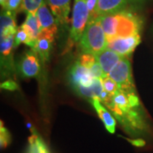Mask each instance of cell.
Wrapping results in <instances>:
<instances>
[{"mask_svg": "<svg viewBox=\"0 0 153 153\" xmlns=\"http://www.w3.org/2000/svg\"><path fill=\"white\" fill-rule=\"evenodd\" d=\"M69 78L73 88L77 86L89 87L94 79L89 69L82 66L78 61H76L71 66L69 72Z\"/></svg>", "mask_w": 153, "mask_h": 153, "instance_id": "obj_8", "label": "cell"}, {"mask_svg": "<svg viewBox=\"0 0 153 153\" xmlns=\"http://www.w3.org/2000/svg\"><path fill=\"white\" fill-rule=\"evenodd\" d=\"M89 71L91 72L92 76H94V78H99V79H100L101 77H103L105 76L104 72L102 71V68H101L100 65L99 64L98 61H96L94 63V65L89 69Z\"/></svg>", "mask_w": 153, "mask_h": 153, "instance_id": "obj_25", "label": "cell"}, {"mask_svg": "<svg viewBox=\"0 0 153 153\" xmlns=\"http://www.w3.org/2000/svg\"><path fill=\"white\" fill-rule=\"evenodd\" d=\"M38 17L39 23H40V27L41 33H50L56 35L58 33V27H57V21L54 16V15L49 11L47 7L46 2L41 5V7L38 9V12L36 14Z\"/></svg>", "mask_w": 153, "mask_h": 153, "instance_id": "obj_10", "label": "cell"}, {"mask_svg": "<svg viewBox=\"0 0 153 153\" xmlns=\"http://www.w3.org/2000/svg\"><path fill=\"white\" fill-rule=\"evenodd\" d=\"M36 42L37 41H35L22 26L18 27L15 37V48L18 47L21 44H25L33 49L36 44Z\"/></svg>", "mask_w": 153, "mask_h": 153, "instance_id": "obj_19", "label": "cell"}, {"mask_svg": "<svg viewBox=\"0 0 153 153\" xmlns=\"http://www.w3.org/2000/svg\"><path fill=\"white\" fill-rule=\"evenodd\" d=\"M90 101L91 104L93 105L94 108L96 111L100 119L103 122L106 130L110 134H114L116 130V125H117V121L114 116H112L108 109L105 108V106L101 104L100 100H92Z\"/></svg>", "mask_w": 153, "mask_h": 153, "instance_id": "obj_15", "label": "cell"}, {"mask_svg": "<svg viewBox=\"0 0 153 153\" xmlns=\"http://www.w3.org/2000/svg\"><path fill=\"white\" fill-rule=\"evenodd\" d=\"M11 141V136L10 132L4 126L3 122L1 121V126H0V146L2 149L6 148Z\"/></svg>", "mask_w": 153, "mask_h": 153, "instance_id": "obj_23", "label": "cell"}, {"mask_svg": "<svg viewBox=\"0 0 153 153\" xmlns=\"http://www.w3.org/2000/svg\"><path fill=\"white\" fill-rule=\"evenodd\" d=\"M123 57L125 56L119 55L108 48L105 49L102 52H100L99 55H96L97 61L101 66L104 75H109L111 70L117 65V63Z\"/></svg>", "mask_w": 153, "mask_h": 153, "instance_id": "obj_13", "label": "cell"}, {"mask_svg": "<svg viewBox=\"0 0 153 153\" xmlns=\"http://www.w3.org/2000/svg\"><path fill=\"white\" fill-rule=\"evenodd\" d=\"M129 3L128 0H98L95 10L89 19H96L124 10Z\"/></svg>", "mask_w": 153, "mask_h": 153, "instance_id": "obj_7", "label": "cell"}, {"mask_svg": "<svg viewBox=\"0 0 153 153\" xmlns=\"http://www.w3.org/2000/svg\"><path fill=\"white\" fill-rule=\"evenodd\" d=\"M100 80H101L105 91H106L111 95L115 94V93L119 89V86L117 85V83L115 82L112 78H111L108 75H105L103 77L100 78Z\"/></svg>", "mask_w": 153, "mask_h": 153, "instance_id": "obj_21", "label": "cell"}, {"mask_svg": "<svg viewBox=\"0 0 153 153\" xmlns=\"http://www.w3.org/2000/svg\"><path fill=\"white\" fill-rule=\"evenodd\" d=\"M103 103L112 112L126 134L131 137L128 140L134 146L144 147L148 144V140H152V127L135 89L124 90L119 88Z\"/></svg>", "mask_w": 153, "mask_h": 153, "instance_id": "obj_1", "label": "cell"}, {"mask_svg": "<svg viewBox=\"0 0 153 153\" xmlns=\"http://www.w3.org/2000/svg\"><path fill=\"white\" fill-rule=\"evenodd\" d=\"M74 89L80 95L88 98L90 100H100V95L104 90L101 80L99 78H94L93 83L89 87L77 86Z\"/></svg>", "mask_w": 153, "mask_h": 153, "instance_id": "obj_17", "label": "cell"}, {"mask_svg": "<svg viewBox=\"0 0 153 153\" xmlns=\"http://www.w3.org/2000/svg\"><path fill=\"white\" fill-rule=\"evenodd\" d=\"M22 27L30 34V36L35 41H37L39 33H40V30H41V27H40L39 21H38V17H37L36 15L27 14L26 21L22 24Z\"/></svg>", "mask_w": 153, "mask_h": 153, "instance_id": "obj_18", "label": "cell"}, {"mask_svg": "<svg viewBox=\"0 0 153 153\" xmlns=\"http://www.w3.org/2000/svg\"><path fill=\"white\" fill-rule=\"evenodd\" d=\"M6 2H7V0H0V4H1V6H2V8H4V7Z\"/></svg>", "mask_w": 153, "mask_h": 153, "instance_id": "obj_28", "label": "cell"}, {"mask_svg": "<svg viewBox=\"0 0 153 153\" xmlns=\"http://www.w3.org/2000/svg\"><path fill=\"white\" fill-rule=\"evenodd\" d=\"M108 76L117 83L121 89H135L132 76L131 63L128 57H123L117 63V65L111 70Z\"/></svg>", "mask_w": 153, "mask_h": 153, "instance_id": "obj_5", "label": "cell"}, {"mask_svg": "<svg viewBox=\"0 0 153 153\" xmlns=\"http://www.w3.org/2000/svg\"><path fill=\"white\" fill-rule=\"evenodd\" d=\"M141 42L140 34L128 38H117L107 42V48L119 55L128 57Z\"/></svg>", "mask_w": 153, "mask_h": 153, "instance_id": "obj_6", "label": "cell"}, {"mask_svg": "<svg viewBox=\"0 0 153 153\" xmlns=\"http://www.w3.org/2000/svg\"><path fill=\"white\" fill-rule=\"evenodd\" d=\"M57 22L66 24L71 11V0H45Z\"/></svg>", "mask_w": 153, "mask_h": 153, "instance_id": "obj_11", "label": "cell"}, {"mask_svg": "<svg viewBox=\"0 0 153 153\" xmlns=\"http://www.w3.org/2000/svg\"><path fill=\"white\" fill-rule=\"evenodd\" d=\"M88 21L89 11L87 6V0H74L71 27L69 36L70 47H71L73 44L79 43Z\"/></svg>", "mask_w": 153, "mask_h": 153, "instance_id": "obj_4", "label": "cell"}, {"mask_svg": "<svg viewBox=\"0 0 153 153\" xmlns=\"http://www.w3.org/2000/svg\"><path fill=\"white\" fill-rule=\"evenodd\" d=\"M20 71L24 77H33L40 71V60L38 55L33 50H28L20 62Z\"/></svg>", "mask_w": 153, "mask_h": 153, "instance_id": "obj_9", "label": "cell"}, {"mask_svg": "<svg viewBox=\"0 0 153 153\" xmlns=\"http://www.w3.org/2000/svg\"><path fill=\"white\" fill-rule=\"evenodd\" d=\"M77 61L82 66L86 67L88 69H90L94 65V63L97 61V59H96V55L88 54V53H82V55L79 56Z\"/></svg>", "mask_w": 153, "mask_h": 153, "instance_id": "obj_22", "label": "cell"}, {"mask_svg": "<svg viewBox=\"0 0 153 153\" xmlns=\"http://www.w3.org/2000/svg\"><path fill=\"white\" fill-rule=\"evenodd\" d=\"M16 35H9L1 37L0 52H1V66L10 69L12 66V51L15 49Z\"/></svg>", "mask_w": 153, "mask_h": 153, "instance_id": "obj_14", "label": "cell"}, {"mask_svg": "<svg viewBox=\"0 0 153 153\" xmlns=\"http://www.w3.org/2000/svg\"><path fill=\"white\" fill-rule=\"evenodd\" d=\"M45 2V0H23L22 10L27 14L36 15L38 9Z\"/></svg>", "mask_w": 153, "mask_h": 153, "instance_id": "obj_20", "label": "cell"}, {"mask_svg": "<svg viewBox=\"0 0 153 153\" xmlns=\"http://www.w3.org/2000/svg\"><path fill=\"white\" fill-rule=\"evenodd\" d=\"M79 48L82 53L97 55L107 48V40L100 19H89L82 38Z\"/></svg>", "mask_w": 153, "mask_h": 153, "instance_id": "obj_2", "label": "cell"}, {"mask_svg": "<svg viewBox=\"0 0 153 153\" xmlns=\"http://www.w3.org/2000/svg\"><path fill=\"white\" fill-rule=\"evenodd\" d=\"M16 13L2 10L0 15V32L1 35L16 34L17 32V25L16 22Z\"/></svg>", "mask_w": 153, "mask_h": 153, "instance_id": "obj_16", "label": "cell"}, {"mask_svg": "<svg viewBox=\"0 0 153 153\" xmlns=\"http://www.w3.org/2000/svg\"><path fill=\"white\" fill-rule=\"evenodd\" d=\"M115 38H128L140 34L143 27V21L137 14L128 10L115 14Z\"/></svg>", "mask_w": 153, "mask_h": 153, "instance_id": "obj_3", "label": "cell"}, {"mask_svg": "<svg viewBox=\"0 0 153 153\" xmlns=\"http://www.w3.org/2000/svg\"><path fill=\"white\" fill-rule=\"evenodd\" d=\"M55 35L50 33H39L36 44L32 49L38 54L43 62H46L49 60V54L52 49V45L55 41Z\"/></svg>", "mask_w": 153, "mask_h": 153, "instance_id": "obj_12", "label": "cell"}, {"mask_svg": "<svg viewBox=\"0 0 153 153\" xmlns=\"http://www.w3.org/2000/svg\"><path fill=\"white\" fill-rule=\"evenodd\" d=\"M22 3H23V0H7L3 10L10 11L16 14L19 10H22Z\"/></svg>", "mask_w": 153, "mask_h": 153, "instance_id": "obj_24", "label": "cell"}, {"mask_svg": "<svg viewBox=\"0 0 153 153\" xmlns=\"http://www.w3.org/2000/svg\"><path fill=\"white\" fill-rule=\"evenodd\" d=\"M1 87L3 88L13 90V89H16V84L14 82H12V81H7V82L2 83L1 84Z\"/></svg>", "mask_w": 153, "mask_h": 153, "instance_id": "obj_26", "label": "cell"}, {"mask_svg": "<svg viewBox=\"0 0 153 153\" xmlns=\"http://www.w3.org/2000/svg\"><path fill=\"white\" fill-rule=\"evenodd\" d=\"M130 3H137V4H140V3H142V2H145L146 0H128Z\"/></svg>", "mask_w": 153, "mask_h": 153, "instance_id": "obj_27", "label": "cell"}]
</instances>
